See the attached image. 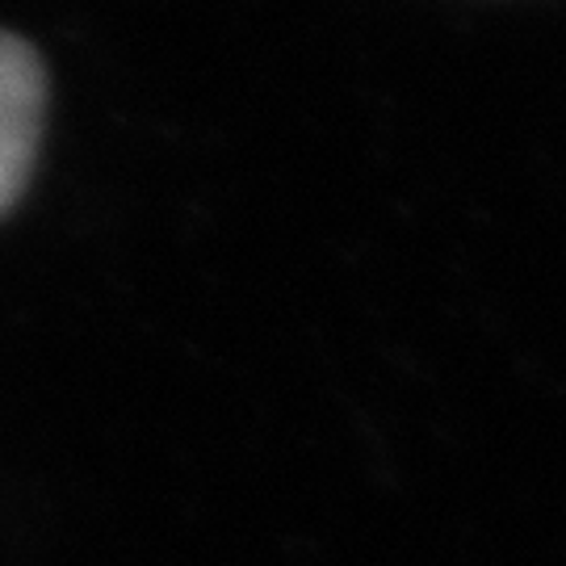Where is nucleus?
I'll list each match as a JSON object with an SVG mask.
<instances>
[{
	"label": "nucleus",
	"mask_w": 566,
	"mask_h": 566,
	"mask_svg": "<svg viewBox=\"0 0 566 566\" xmlns=\"http://www.w3.org/2000/svg\"><path fill=\"white\" fill-rule=\"evenodd\" d=\"M46 76L30 42L0 30V214L21 198L39 156Z\"/></svg>",
	"instance_id": "f257e3e1"
}]
</instances>
